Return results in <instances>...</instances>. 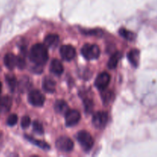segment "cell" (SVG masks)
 Here are the masks:
<instances>
[{
    "instance_id": "8992f818",
    "label": "cell",
    "mask_w": 157,
    "mask_h": 157,
    "mask_svg": "<svg viewBox=\"0 0 157 157\" xmlns=\"http://www.w3.org/2000/svg\"><path fill=\"white\" fill-rule=\"evenodd\" d=\"M28 99L29 102L35 107H41L45 101L44 95L38 90H33L29 92Z\"/></svg>"
},
{
    "instance_id": "ba28073f",
    "label": "cell",
    "mask_w": 157,
    "mask_h": 157,
    "mask_svg": "<svg viewBox=\"0 0 157 157\" xmlns=\"http://www.w3.org/2000/svg\"><path fill=\"white\" fill-rule=\"evenodd\" d=\"M110 81V76L107 72H103L101 73L95 80V87L99 90H105L108 87Z\"/></svg>"
},
{
    "instance_id": "2e32d148",
    "label": "cell",
    "mask_w": 157,
    "mask_h": 157,
    "mask_svg": "<svg viewBox=\"0 0 157 157\" xmlns=\"http://www.w3.org/2000/svg\"><path fill=\"white\" fill-rule=\"evenodd\" d=\"M12 106V99L9 97L5 96L0 98V111L7 112Z\"/></svg>"
},
{
    "instance_id": "484cf974",
    "label": "cell",
    "mask_w": 157,
    "mask_h": 157,
    "mask_svg": "<svg viewBox=\"0 0 157 157\" xmlns=\"http://www.w3.org/2000/svg\"><path fill=\"white\" fill-rule=\"evenodd\" d=\"M1 91H2V83L1 81H0V94H1Z\"/></svg>"
},
{
    "instance_id": "7c38bea8",
    "label": "cell",
    "mask_w": 157,
    "mask_h": 157,
    "mask_svg": "<svg viewBox=\"0 0 157 157\" xmlns=\"http://www.w3.org/2000/svg\"><path fill=\"white\" fill-rule=\"evenodd\" d=\"M50 71L52 74L57 76H60L64 72V67L61 61L58 59L52 60L50 65Z\"/></svg>"
},
{
    "instance_id": "8fae6325",
    "label": "cell",
    "mask_w": 157,
    "mask_h": 157,
    "mask_svg": "<svg viewBox=\"0 0 157 157\" xmlns=\"http://www.w3.org/2000/svg\"><path fill=\"white\" fill-rule=\"evenodd\" d=\"M4 63L5 65L10 70L15 68L17 67L18 64V56H15V55L12 53L6 54L4 57Z\"/></svg>"
},
{
    "instance_id": "5bb4252c",
    "label": "cell",
    "mask_w": 157,
    "mask_h": 157,
    "mask_svg": "<svg viewBox=\"0 0 157 157\" xmlns=\"http://www.w3.org/2000/svg\"><path fill=\"white\" fill-rule=\"evenodd\" d=\"M54 108H55V111L58 113H60V114H64L69 110L67 104L63 100H58L55 102Z\"/></svg>"
},
{
    "instance_id": "7402d4cb",
    "label": "cell",
    "mask_w": 157,
    "mask_h": 157,
    "mask_svg": "<svg viewBox=\"0 0 157 157\" xmlns=\"http://www.w3.org/2000/svg\"><path fill=\"white\" fill-rule=\"evenodd\" d=\"M17 122H18V116L15 113H12L8 117L7 124L9 126H11V127L15 126L17 124Z\"/></svg>"
},
{
    "instance_id": "d6986e66",
    "label": "cell",
    "mask_w": 157,
    "mask_h": 157,
    "mask_svg": "<svg viewBox=\"0 0 157 157\" xmlns=\"http://www.w3.org/2000/svg\"><path fill=\"white\" fill-rule=\"evenodd\" d=\"M119 34L121 36H122L123 38H125V39L128 40V41H133L135 38V35L134 33H133L130 31L127 30L124 28H121L119 30Z\"/></svg>"
},
{
    "instance_id": "44dd1931",
    "label": "cell",
    "mask_w": 157,
    "mask_h": 157,
    "mask_svg": "<svg viewBox=\"0 0 157 157\" xmlns=\"http://www.w3.org/2000/svg\"><path fill=\"white\" fill-rule=\"evenodd\" d=\"M33 130L38 134L41 135L44 133V128H43V126L39 121H35L33 123Z\"/></svg>"
},
{
    "instance_id": "d4e9b609",
    "label": "cell",
    "mask_w": 157,
    "mask_h": 157,
    "mask_svg": "<svg viewBox=\"0 0 157 157\" xmlns=\"http://www.w3.org/2000/svg\"><path fill=\"white\" fill-rule=\"evenodd\" d=\"M17 67L20 69H23L25 67V61L21 57L18 56V64H17Z\"/></svg>"
},
{
    "instance_id": "7a4b0ae2",
    "label": "cell",
    "mask_w": 157,
    "mask_h": 157,
    "mask_svg": "<svg viewBox=\"0 0 157 157\" xmlns=\"http://www.w3.org/2000/svg\"><path fill=\"white\" fill-rule=\"evenodd\" d=\"M81 54L87 60L98 59L101 55V50L97 44H85L81 48Z\"/></svg>"
},
{
    "instance_id": "9c48e42d",
    "label": "cell",
    "mask_w": 157,
    "mask_h": 157,
    "mask_svg": "<svg viewBox=\"0 0 157 157\" xmlns=\"http://www.w3.org/2000/svg\"><path fill=\"white\" fill-rule=\"evenodd\" d=\"M60 55L64 61H70L76 56V50L73 46L70 44L63 45L60 48Z\"/></svg>"
},
{
    "instance_id": "277c9868",
    "label": "cell",
    "mask_w": 157,
    "mask_h": 157,
    "mask_svg": "<svg viewBox=\"0 0 157 157\" xmlns=\"http://www.w3.org/2000/svg\"><path fill=\"white\" fill-rule=\"evenodd\" d=\"M55 146L59 151L64 152V153H69L73 150L74 143L67 136H61L56 140Z\"/></svg>"
},
{
    "instance_id": "52a82bcc",
    "label": "cell",
    "mask_w": 157,
    "mask_h": 157,
    "mask_svg": "<svg viewBox=\"0 0 157 157\" xmlns=\"http://www.w3.org/2000/svg\"><path fill=\"white\" fill-rule=\"evenodd\" d=\"M64 115L67 127H74L77 125L81 120V114L77 110H68Z\"/></svg>"
},
{
    "instance_id": "9a60e30c",
    "label": "cell",
    "mask_w": 157,
    "mask_h": 157,
    "mask_svg": "<svg viewBox=\"0 0 157 157\" xmlns=\"http://www.w3.org/2000/svg\"><path fill=\"white\" fill-rule=\"evenodd\" d=\"M43 89L47 93H54L55 91V82L51 78H45L43 81Z\"/></svg>"
},
{
    "instance_id": "ac0fdd59",
    "label": "cell",
    "mask_w": 157,
    "mask_h": 157,
    "mask_svg": "<svg viewBox=\"0 0 157 157\" xmlns=\"http://www.w3.org/2000/svg\"><path fill=\"white\" fill-rule=\"evenodd\" d=\"M25 138L28 140L30 141L32 144H33L34 145L37 146V147H39V148H41V149H42V150H48L50 149V146H49V144H48L47 143H45L44 141L38 140L34 139L33 137H32V136H25Z\"/></svg>"
},
{
    "instance_id": "603a6c76",
    "label": "cell",
    "mask_w": 157,
    "mask_h": 157,
    "mask_svg": "<svg viewBox=\"0 0 157 157\" xmlns=\"http://www.w3.org/2000/svg\"><path fill=\"white\" fill-rule=\"evenodd\" d=\"M113 98V94L111 91H105L102 94V99L104 101V102L105 103H109L110 101V100Z\"/></svg>"
},
{
    "instance_id": "4fadbf2b",
    "label": "cell",
    "mask_w": 157,
    "mask_h": 157,
    "mask_svg": "<svg viewBox=\"0 0 157 157\" xmlns=\"http://www.w3.org/2000/svg\"><path fill=\"white\" fill-rule=\"evenodd\" d=\"M129 61L133 67H136L140 62V51L138 49H132L127 55Z\"/></svg>"
},
{
    "instance_id": "cb8c5ba5",
    "label": "cell",
    "mask_w": 157,
    "mask_h": 157,
    "mask_svg": "<svg viewBox=\"0 0 157 157\" xmlns=\"http://www.w3.org/2000/svg\"><path fill=\"white\" fill-rule=\"evenodd\" d=\"M31 124V119L29 117L25 116L21 118V126L23 129H26L29 127Z\"/></svg>"
},
{
    "instance_id": "ffe728a7",
    "label": "cell",
    "mask_w": 157,
    "mask_h": 157,
    "mask_svg": "<svg viewBox=\"0 0 157 157\" xmlns=\"http://www.w3.org/2000/svg\"><path fill=\"white\" fill-rule=\"evenodd\" d=\"M6 81L8 83L9 88L13 91L17 86V81L13 75H7L6 76Z\"/></svg>"
},
{
    "instance_id": "e0dca14e",
    "label": "cell",
    "mask_w": 157,
    "mask_h": 157,
    "mask_svg": "<svg viewBox=\"0 0 157 157\" xmlns=\"http://www.w3.org/2000/svg\"><path fill=\"white\" fill-rule=\"evenodd\" d=\"M122 58V54L120 52H116V53L113 54L111 57H110V60H109L108 63H107V67L110 69H114L116 68L117 66L118 62H119L120 60Z\"/></svg>"
},
{
    "instance_id": "5b68a950",
    "label": "cell",
    "mask_w": 157,
    "mask_h": 157,
    "mask_svg": "<svg viewBox=\"0 0 157 157\" xmlns=\"http://www.w3.org/2000/svg\"><path fill=\"white\" fill-rule=\"evenodd\" d=\"M108 122V114L107 112L99 111L94 114L92 124L97 129H103L106 127Z\"/></svg>"
},
{
    "instance_id": "30bf717a",
    "label": "cell",
    "mask_w": 157,
    "mask_h": 157,
    "mask_svg": "<svg viewBox=\"0 0 157 157\" xmlns=\"http://www.w3.org/2000/svg\"><path fill=\"white\" fill-rule=\"evenodd\" d=\"M59 36L56 34H49L44 38V45L46 47L51 48H55L59 44Z\"/></svg>"
},
{
    "instance_id": "3957f363",
    "label": "cell",
    "mask_w": 157,
    "mask_h": 157,
    "mask_svg": "<svg viewBox=\"0 0 157 157\" xmlns=\"http://www.w3.org/2000/svg\"><path fill=\"white\" fill-rule=\"evenodd\" d=\"M77 140H78V143L81 144V147L85 151L91 150L94 144V141L91 135L85 130H81V131L78 132V135H77Z\"/></svg>"
},
{
    "instance_id": "6da1fadb",
    "label": "cell",
    "mask_w": 157,
    "mask_h": 157,
    "mask_svg": "<svg viewBox=\"0 0 157 157\" xmlns=\"http://www.w3.org/2000/svg\"><path fill=\"white\" fill-rule=\"evenodd\" d=\"M29 58L35 65L44 66L48 60L47 47L40 43L34 44L30 50Z\"/></svg>"
}]
</instances>
